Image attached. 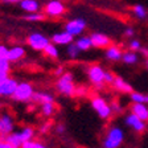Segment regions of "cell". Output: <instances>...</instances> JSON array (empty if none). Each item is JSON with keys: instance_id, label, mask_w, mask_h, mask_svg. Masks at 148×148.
Returning <instances> with one entry per match:
<instances>
[{"instance_id": "cell-1", "label": "cell", "mask_w": 148, "mask_h": 148, "mask_svg": "<svg viewBox=\"0 0 148 148\" xmlns=\"http://www.w3.org/2000/svg\"><path fill=\"white\" fill-rule=\"evenodd\" d=\"M124 130L116 124H112L106 130V134L102 139V148H120L124 142Z\"/></svg>"}, {"instance_id": "cell-2", "label": "cell", "mask_w": 148, "mask_h": 148, "mask_svg": "<svg viewBox=\"0 0 148 148\" xmlns=\"http://www.w3.org/2000/svg\"><path fill=\"white\" fill-rule=\"evenodd\" d=\"M75 89H77V86L74 82V75L70 71H65L61 77H58L56 81V90L66 98L75 97Z\"/></svg>"}, {"instance_id": "cell-3", "label": "cell", "mask_w": 148, "mask_h": 148, "mask_svg": "<svg viewBox=\"0 0 148 148\" xmlns=\"http://www.w3.org/2000/svg\"><path fill=\"white\" fill-rule=\"evenodd\" d=\"M90 103H91L92 110L95 111L97 115H98L102 120H108L112 116V114H114V112H112V108H111V105L105 98H102V97L94 95L91 98V101H90Z\"/></svg>"}, {"instance_id": "cell-4", "label": "cell", "mask_w": 148, "mask_h": 148, "mask_svg": "<svg viewBox=\"0 0 148 148\" xmlns=\"http://www.w3.org/2000/svg\"><path fill=\"white\" fill-rule=\"evenodd\" d=\"M105 69L102 68L101 65L98 64H94V65H90L89 68L86 70L87 74V78H89L90 83L92 86L95 87L97 90H102L105 87L106 82H105Z\"/></svg>"}, {"instance_id": "cell-5", "label": "cell", "mask_w": 148, "mask_h": 148, "mask_svg": "<svg viewBox=\"0 0 148 148\" xmlns=\"http://www.w3.org/2000/svg\"><path fill=\"white\" fill-rule=\"evenodd\" d=\"M34 94V89L29 82H18L12 99L16 102H29Z\"/></svg>"}, {"instance_id": "cell-6", "label": "cell", "mask_w": 148, "mask_h": 148, "mask_svg": "<svg viewBox=\"0 0 148 148\" xmlns=\"http://www.w3.org/2000/svg\"><path fill=\"white\" fill-rule=\"evenodd\" d=\"M124 124L128 127L130 130H132L135 134H143L147 130V122L140 119L132 112H127L124 115Z\"/></svg>"}, {"instance_id": "cell-7", "label": "cell", "mask_w": 148, "mask_h": 148, "mask_svg": "<svg viewBox=\"0 0 148 148\" xmlns=\"http://www.w3.org/2000/svg\"><path fill=\"white\" fill-rule=\"evenodd\" d=\"M87 27V23L85 18L82 17H75V18H71L69 20L66 24H65L64 31H66L69 34H71L73 37H78L85 32Z\"/></svg>"}, {"instance_id": "cell-8", "label": "cell", "mask_w": 148, "mask_h": 148, "mask_svg": "<svg viewBox=\"0 0 148 148\" xmlns=\"http://www.w3.org/2000/svg\"><path fill=\"white\" fill-rule=\"evenodd\" d=\"M27 42L33 50L42 52V50L46 48V45L50 42V40L45 36V34L40 33V32H33V33H31L28 36Z\"/></svg>"}, {"instance_id": "cell-9", "label": "cell", "mask_w": 148, "mask_h": 148, "mask_svg": "<svg viewBox=\"0 0 148 148\" xmlns=\"http://www.w3.org/2000/svg\"><path fill=\"white\" fill-rule=\"evenodd\" d=\"M66 12V7L61 0H49L44 7V13L49 17H60Z\"/></svg>"}, {"instance_id": "cell-10", "label": "cell", "mask_w": 148, "mask_h": 148, "mask_svg": "<svg viewBox=\"0 0 148 148\" xmlns=\"http://www.w3.org/2000/svg\"><path fill=\"white\" fill-rule=\"evenodd\" d=\"M18 82L15 79V78H5V79L0 81V95L1 97H11L15 94L16 87H17Z\"/></svg>"}, {"instance_id": "cell-11", "label": "cell", "mask_w": 148, "mask_h": 148, "mask_svg": "<svg viewBox=\"0 0 148 148\" xmlns=\"http://www.w3.org/2000/svg\"><path fill=\"white\" fill-rule=\"evenodd\" d=\"M90 38H91L92 42V48H98V49H106L107 46L111 45V38L105 33H101V32H94V33L90 34Z\"/></svg>"}, {"instance_id": "cell-12", "label": "cell", "mask_w": 148, "mask_h": 148, "mask_svg": "<svg viewBox=\"0 0 148 148\" xmlns=\"http://www.w3.org/2000/svg\"><path fill=\"white\" fill-rule=\"evenodd\" d=\"M15 128V123L13 119L9 114H3L0 116V135L5 138L7 135H9L11 132H13Z\"/></svg>"}, {"instance_id": "cell-13", "label": "cell", "mask_w": 148, "mask_h": 148, "mask_svg": "<svg viewBox=\"0 0 148 148\" xmlns=\"http://www.w3.org/2000/svg\"><path fill=\"white\" fill-rule=\"evenodd\" d=\"M123 53L124 52L122 50V48L119 45H112L111 44L110 46H107L105 49V57H106V60H108L111 62H116L122 60Z\"/></svg>"}, {"instance_id": "cell-14", "label": "cell", "mask_w": 148, "mask_h": 148, "mask_svg": "<svg viewBox=\"0 0 148 148\" xmlns=\"http://www.w3.org/2000/svg\"><path fill=\"white\" fill-rule=\"evenodd\" d=\"M111 86L114 87L118 92H122V94H130V92H132L134 89H132V85L130 82H127L123 77H120V75H116L112 82Z\"/></svg>"}, {"instance_id": "cell-15", "label": "cell", "mask_w": 148, "mask_h": 148, "mask_svg": "<svg viewBox=\"0 0 148 148\" xmlns=\"http://www.w3.org/2000/svg\"><path fill=\"white\" fill-rule=\"evenodd\" d=\"M74 41V37L71 34H69L66 31H61V32H57L52 36L50 38V42L56 44V45H66L68 46L69 44H71Z\"/></svg>"}, {"instance_id": "cell-16", "label": "cell", "mask_w": 148, "mask_h": 148, "mask_svg": "<svg viewBox=\"0 0 148 148\" xmlns=\"http://www.w3.org/2000/svg\"><path fill=\"white\" fill-rule=\"evenodd\" d=\"M25 56V48L21 45H15L12 48H9L8 50V56H7V60L9 62H17L21 58H24Z\"/></svg>"}, {"instance_id": "cell-17", "label": "cell", "mask_w": 148, "mask_h": 148, "mask_svg": "<svg viewBox=\"0 0 148 148\" xmlns=\"http://www.w3.org/2000/svg\"><path fill=\"white\" fill-rule=\"evenodd\" d=\"M130 112L135 114L140 119L148 120V105H143V103H131L130 105Z\"/></svg>"}, {"instance_id": "cell-18", "label": "cell", "mask_w": 148, "mask_h": 148, "mask_svg": "<svg viewBox=\"0 0 148 148\" xmlns=\"http://www.w3.org/2000/svg\"><path fill=\"white\" fill-rule=\"evenodd\" d=\"M31 101L33 103H38L40 106L44 105V103H54V95L45 91H34Z\"/></svg>"}, {"instance_id": "cell-19", "label": "cell", "mask_w": 148, "mask_h": 148, "mask_svg": "<svg viewBox=\"0 0 148 148\" xmlns=\"http://www.w3.org/2000/svg\"><path fill=\"white\" fill-rule=\"evenodd\" d=\"M20 8L24 11L25 13H33V12H40V3L37 0H21L18 3Z\"/></svg>"}, {"instance_id": "cell-20", "label": "cell", "mask_w": 148, "mask_h": 148, "mask_svg": "<svg viewBox=\"0 0 148 148\" xmlns=\"http://www.w3.org/2000/svg\"><path fill=\"white\" fill-rule=\"evenodd\" d=\"M74 44L77 45L79 52H87V50H90L92 48L91 38H90V36H86V34H85V36H83V34L78 36L77 40L74 41Z\"/></svg>"}, {"instance_id": "cell-21", "label": "cell", "mask_w": 148, "mask_h": 148, "mask_svg": "<svg viewBox=\"0 0 148 148\" xmlns=\"http://www.w3.org/2000/svg\"><path fill=\"white\" fill-rule=\"evenodd\" d=\"M128 98L131 103H143V105H148V94L142 91H135L128 94Z\"/></svg>"}, {"instance_id": "cell-22", "label": "cell", "mask_w": 148, "mask_h": 148, "mask_svg": "<svg viewBox=\"0 0 148 148\" xmlns=\"http://www.w3.org/2000/svg\"><path fill=\"white\" fill-rule=\"evenodd\" d=\"M122 61H123V64L127 65V66H134V65H138L139 64V54L136 52L127 50V52L123 53Z\"/></svg>"}, {"instance_id": "cell-23", "label": "cell", "mask_w": 148, "mask_h": 148, "mask_svg": "<svg viewBox=\"0 0 148 148\" xmlns=\"http://www.w3.org/2000/svg\"><path fill=\"white\" fill-rule=\"evenodd\" d=\"M131 12H132V15L135 16L138 20L144 21V20L148 18V9L145 8L144 5H142V4H135V5L131 8Z\"/></svg>"}, {"instance_id": "cell-24", "label": "cell", "mask_w": 148, "mask_h": 148, "mask_svg": "<svg viewBox=\"0 0 148 148\" xmlns=\"http://www.w3.org/2000/svg\"><path fill=\"white\" fill-rule=\"evenodd\" d=\"M4 140L12 148H21L23 140H21V138H20V135H18V132H11L9 135H7L5 138H4Z\"/></svg>"}, {"instance_id": "cell-25", "label": "cell", "mask_w": 148, "mask_h": 148, "mask_svg": "<svg viewBox=\"0 0 148 148\" xmlns=\"http://www.w3.org/2000/svg\"><path fill=\"white\" fill-rule=\"evenodd\" d=\"M44 54L46 56V57H49V58L52 60H57L60 56V52H58V48H57V45L53 42H49L48 45H46V48L42 50Z\"/></svg>"}, {"instance_id": "cell-26", "label": "cell", "mask_w": 148, "mask_h": 148, "mask_svg": "<svg viewBox=\"0 0 148 148\" xmlns=\"http://www.w3.org/2000/svg\"><path fill=\"white\" fill-rule=\"evenodd\" d=\"M9 71H11V62L7 58L0 60V81L8 78Z\"/></svg>"}, {"instance_id": "cell-27", "label": "cell", "mask_w": 148, "mask_h": 148, "mask_svg": "<svg viewBox=\"0 0 148 148\" xmlns=\"http://www.w3.org/2000/svg\"><path fill=\"white\" fill-rule=\"evenodd\" d=\"M23 20L29 23H40L42 20H45V13H41V12L25 13V15H23Z\"/></svg>"}, {"instance_id": "cell-28", "label": "cell", "mask_w": 148, "mask_h": 148, "mask_svg": "<svg viewBox=\"0 0 148 148\" xmlns=\"http://www.w3.org/2000/svg\"><path fill=\"white\" fill-rule=\"evenodd\" d=\"M18 135H20V138H21L23 143L28 142V140H33L34 130H33V127H24L21 131H18Z\"/></svg>"}, {"instance_id": "cell-29", "label": "cell", "mask_w": 148, "mask_h": 148, "mask_svg": "<svg viewBox=\"0 0 148 148\" xmlns=\"http://www.w3.org/2000/svg\"><path fill=\"white\" fill-rule=\"evenodd\" d=\"M54 103H44V105H41V114L44 115V116H52L53 114H54Z\"/></svg>"}, {"instance_id": "cell-30", "label": "cell", "mask_w": 148, "mask_h": 148, "mask_svg": "<svg viewBox=\"0 0 148 148\" xmlns=\"http://www.w3.org/2000/svg\"><path fill=\"white\" fill-rule=\"evenodd\" d=\"M66 53H68V56L70 57L71 60H75L79 56V49L77 48V45L74 42H71V44H69L68 45V48H66Z\"/></svg>"}, {"instance_id": "cell-31", "label": "cell", "mask_w": 148, "mask_h": 148, "mask_svg": "<svg viewBox=\"0 0 148 148\" xmlns=\"http://www.w3.org/2000/svg\"><path fill=\"white\" fill-rule=\"evenodd\" d=\"M140 49H142V42H140V40H138V38H131L128 42V50L139 53Z\"/></svg>"}, {"instance_id": "cell-32", "label": "cell", "mask_w": 148, "mask_h": 148, "mask_svg": "<svg viewBox=\"0 0 148 148\" xmlns=\"http://www.w3.org/2000/svg\"><path fill=\"white\" fill-rule=\"evenodd\" d=\"M21 148H46L45 144L40 142H34V140H28L21 144Z\"/></svg>"}, {"instance_id": "cell-33", "label": "cell", "mask_w": 148, "mask_h": 148, "mask_svg": "<svg viewBox=\"0 0 148 148\" xmlns=\"http://www.w3.org/2000/svg\"><path fill=\"white\" fill-rule=\"evenodd\" d=\"M115 77H116V75H115L112 71H110V70H106L105 71V82L107 83V85H112Z\"/></svg>"}, {"instance_id": "cell-34", "label": "cell", "mask_w": 148, "mask_h": 148, "mask_svg": "<svg viewBox=\"0 0 148 148\" xmlns=\"http://www.w3.org/2000/svg\"><path fill=\"white\" fill-rule=\"evenodd\" d=\"M111 105V108H112V112L114 114H120L122 111H123V107L120 106V103H118V102H112V103H110Z\"/></svg>"}, {"instance_id": "cell-35", "label": "cell", "mask_w": 148, "mask_h": 148, "mask_svg": "<svg viewBox=\"0 0 148 148\" xmlns=\"http://www.w3.org/2000/svg\"><path fill=\"white\" fill-rule=\"evenodd\" d=\"M8 50H9V48H7V46L3 45V44H0V60L7 58V56H8Z\"/></svg>"}, {"instance_id": "cell-36", "label": "cell", "mask_w": 148, "mask_h": 148, "mask_svg": "<svg viewBox=\"0 0 148 148\" xmlns=\"http://www.w3.org/2000/svg\"><path fill=\"white\" fill-rule=\"evenodd\" d=\"M86 94H87L86 87H83V86H77V89H75V97H85Z\"/></svg>"}, {"instance_id": "cell-37", "label": "cell", "mask_w": 148, "mask_h": 148, "mask_svg": "<svg viewBox=\"0 0 148 148\" xmlns=\"http://www.w3.org/2000/svg\"><path fill=\"white\" fill-rule=\"evenodd\" d=\"M124 36L128 37V38H132V37L135 36V29H134V28H131V27L126 28V29H124Z\"/></svg>"}, {"instance_id": "cell-38", "label": "cell", "mask_w": 148, "mask_h": 148, "mask_svg": "<svg viewBox=\"0 0 148 148\" xmlns=\"http://www.w3.org/2000/svg\"><path fill=\"white\" fill-rule=\"evenodd\" d=\"M64 73H65V68H64V66H57V68L54 69V71H53V74H54V75H57V77H61Z\"/></svg>"}, {"instance_id": "cell-39", "label": "cell", "mask_w": 148, "mask_h": 148, "mask_svg": "<svg viewBox=\"0 0 148 148\" xmlns=\"http://www.w3.org/2000/svg\"><path fill=\"white\" fill-rule=\"evenodd\" d=\"M139 53L144 57V58H148V48H144V46H142V49L139 50Z\"/></svg>"}, {"instance_id": "cell-40", "label": "cell", "mask_w": 148, "mask_h": 148, "mask_svg": "<svg viewBox=\"0 0 148 148\" xmlns=\"http://www.w3.org/2000/svg\"><path fill=\"white\" fill-rule=\"evenodd\" d=\"M56 132L60 134V135H61V134H64L65 132V126H64V124H58V126L56 127Z\"/></svg>"}, {"instance_id": "cell-41", "label": "cell", "mask_w": 148, "mask_h": 148, "mask_svg": "<svg viewBox=\"0 0 148 148\" xmlns=\"http://www.w3.org/2000/svg\"><path fill=\"white\" fill-rule=\"evenodd\" d=\"M49 126H50L49 123H46V124H44V126H41L40 132H41V134H42V132H46V131H48V128H49Z\"/></svg>"}, {"instance_id": "cell-42", "label": "cell", "mask_w": 148, "mask_h": 148, "mask_svg": "<svg viewBox=\"0 0 148 148\" xmlns=\"http://www.w3.org/2000/svg\"><path fill=\"white\" fill-rule=\"evenodd\" d=\"M4 3H8V4H18L21 0H1Z\"/></svg>"}, {"instance_id": "cell-43", "label": "cell", "mask_w": 148, "mask_h": 148, "mask_svg": "<svg viewBox=\"0 0 148 148\" xmlns=\"http://www.w3.org/2000/svg\"><path fill=\"white\" fill-rule=\"evenodd\" d=\"M144 68L148 70V58H145V60H144Z\"/></svg>"}, {"instance_id": "cell-44", "label": "cell", "mask_w": 148, "mask_h": 148, "mask_svg": "<svg viewBox=\"0 0 148 148\" xmlns=\"http://www.w3.org/2000/svg\"><path fill=\"white\" fill-rule=\"evenodd\" d=\"M0 106H1V105H0Z\"/></svg>"}, {"instance_id": "cell-45", "label": "cell", "mask_w": 148, "mask_h": 148, "mask_svg": "<svg viewBox=\"0 0 148 148\" xmlns=\"http://www.w3.org/2000/svg\"><path fill=\"white\" fill-rule=\"evenodd\" d=\"M147 122H148V120H147Z\"/></svg>"}]
</instances>
